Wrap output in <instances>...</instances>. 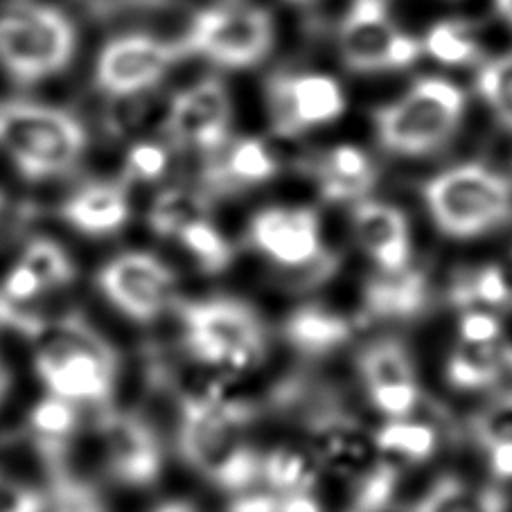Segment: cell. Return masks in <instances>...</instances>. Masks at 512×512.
<instances>
[{"mask_svg":"<svg viewBox=\"0 0 512 512\" xmlns=\"http://www.w3.org/2000/svg\"><path fill=\"white\" fill-rule=\"evenodd\" d=\"M436 228L454 240H472L512 222V181L481 163H463L422 188Z\"/></svg>","mask_w":512,"mask_h":512,"instance_id":"8992f818","label":"cell"},{"mask_svg":"<svg viewBox=\"0 0 512 512\" xmlns=\"http://www.w3.org/2000/svg\"><path fill=\"white\" fill-rule=\"evenodd\" d=\"M0 208H3V194H0Z\"/></svg>","mask_w":512,"mask_h":512,"instance_id":"681fc988","label":"cell"},{"mask_svg":"<svg viewBox=\"0 0 512 512\" xmlns=\"http://www.w3.org/2000/svg\"><path fill=\"white\" fill-rule=\"evenodd\" d=\"M12 388H14L12 366L10 361L3 357V352H0V406H3L7 402V397L12 395Z\"/></svg>","mask_w":512,"mask_h":512,"instance_id":"ee69618b","label":"cell"},{"mask_svg":"<svg viewBox=\"0 0 512 512\" xmlns=\"http://www.w3.org/2000/svg\"><path fill=\"white\" fill-rule=\"evenodd\" d=\"M264 95L271 125L285 138L330 125L346 111V93L337 79L325 73H276Z\"/></svg>","mask_w":512,"mask_h":512,"instance_id":"9a60e30c","label":"cell"},{"mask_svg":"<svg viewBox=\"0 0 512 512\" xmlns=\"http://www.w3.org/2000/svg\"><path fill=\"white\" fill-rule=\"evenodd\" d=\"M280 165L271 149L258 138L228 140L217 154L208 156L201 174V190L213 197L258 188L278 174Z\"/></svg>","mask_w":512,"mask_h":512,"instance_id":"ac0fdd59","label":"cell"},{"mask_svg":"<svg viewBox=\"0 0 512 512\" xmlns=\"http://www.w3.org/2000/svg\"><path fill=\"white\" fill-rule=\"evenodd\" d=\"M490 463V472L497 479H512V443H499L485 449Z\"/></svg>","mask_w":512,"mask_h":512,"instance_id":"b9f144b4","label":"cell"},{"mask_svg":"<svg viewBox=\"0 0 512 512\" xmlns=\"http://www.w3.org/2000/svg\"><path fill=\"white\" fill-rule=\"evenodd\" d=\"M305 172L312 176L321 197L330 203H357L375 188L379 170L373 158L355 145H337L310 156Z\"/></svg>","mask_w":512,"mask_h":512,"instance_id":"ffe728a7","label":"cell"},{"mask_svg":"<svg viewBox=\"0 0 512 512\" xmlns=\"http://www.w3.org/2000/svg\"><path fill=\"white\" fill-rule=\"evenodd\" d=\"M476 91L499 125L512 131V52L483 64L476 75Z\"/></svg>","mask_w":512,"mask_h":512,"instance_id":"1f68e13d","label":"cell"},{"mask_svg":"<svg viewBox=\"0 0 512 512\" xmlns=\"http://www.w3.org/2000/svg\"><path fill=\"white\" fill-rule=\"evenodd\" d=\"M494 10H497L503 21L512 25V0H494Z\"/></svg>","mask_w":512,"mask_h":512,"instance_id":"bcb514c9","label":"cell"},{"mask_svg":"<svg viewBox=\"0 0 512 512\" xmlns=\"http://www.w3.org/2000/svg\"><path fill=\"white\" fill-rule=\"evenodd\" d=\"M375 445L384 456H397L409 463L429 461L438 449V431L427 422L411 418L388 420L375 434Z\"/></svg>","mask_w":512,"mask_h":512,"instance_id":"f546056e","label":"cell"},{"mask_svg":"<svg viewBox=\"0 0 512 512\" xmlns=\"http://www.w3.org/2000/svg\"><path fill=\"white\" fill-rule=\"evenodd\" d=\"M357 370L366 393L384 386L418 384L416 364L409 348L393 337L368 343L357 359Z\"/></svg>","mask_w":512,"mask_h":512,"instance_id":"cb8c5ba5","label":"cell"},{"mask_svg":"<svg viewBox=\"0 0 512 512\" xmlns=\"http://www.w3.org/2000/svg\"><path fill=\"white\" fill-rule=\"evenodd\" d=\"M176 314L185 352L203 366L244 373L269 355V325L249 300L237 296L181 300Z\"/></svg>","mask_w":512,"mask_h":512,"instance_id":"3957f363","label":"cell"},{"mask_svg":"<svg viewBox=\"0 0 512 512\" xmlns=\"http://www.w3.org/2000/svg\"><path fill=\"white\" fill-rule=\"evenodd\" d=\"M370 404L379 413H384L388 420L411 418V413L420 406V386L418 384H400V386H384L368 391Z\"/></svg>","mask_w":512,"mask_h":512,"instance_id":"74e56055","label":"cell"},{"mask_svg":"<svg viewBox=\"0 0 512 512\" xmlns=\"http://www.w3.org/2000/svg\"><path fill=\"white\" fill-rule=\"evenodd\" d=\"M506 501L494 490H474L458 476H443L431 485L411 512H503Z\"/></svg>","mask_w":512,"mask_h":512,"instance_id":"83f0119b","label":"cell"},{"mask_svg":"<svg viewBox=\"0 0 512 512\" xmlns=\"http://www.w3.org/2000/svg\"><path fill=\"white\" fill-rule=\"evenodd\" d=\"M508 370H512V346L508 350Z\"/></svg>","mask_w":512,"mask_h":512,"instance_id":"7dc6e473","label":"cell"},{"mask_svg":"<svg viewBox=\"0 0 512 512\" xmlns=\"http://www.w3.org/2000/svg\"><path fill=\"white\" fill-rule=\"evenodd\" d=\"M249 242L264 260L310 280L328 278L339 260L325 249L321 217L307 206H269L249 222Z\"/></svg>","mask_w":512,"mask_h":512,"instance_id":"30bf717a","label":"cell"},{"mask_svg":"<svg viewBox=\"0 0 512 512\" xmlns=\"http://www.w3.org/2000/svg\"><path fill=\"white\" fill-rule=\"evenodd\" d=\"M431 57L445 66H470L481 57L479 39L463 21H440L427 32L422 41Z\"/></svg>","mask_w":512,"mask_h":512,"instance_id":"4dcf8cb0","label":"cell"},{"mask_svg":"<svg viewBox=\"0 0 512 512\" xmlns=\"http://www.w3.org/2000/svg\"><path fill=\"white\" fill-rule=\"evenodd\" d=\"M319 461L300 449L276 447L262 454L260 485L276 494L314 492L319 481Z\"/></svg>","mask_w":512,"mask_h":512,"instance_id":"d4e9b609","label":"cell"},{"mask_svg":"<svg viewBox=\"0 0 512 512\" xmlns=\"http://www.w3.org/2000/svg\"><path fill=\"white\" fill-rule=\"evenodd\" d=\"M355 485V512H382L395 497L397 467L386 458L377 461Z\"/></svg>","mask_w":512,"mask_h":512,"instance_id":"836d02e7","label":"cell"},{"mask_svg":"<svg viewBox=\"0 0 512 512\" xmlns=\"http://www.w3.org/2000/svg\"><path fill=\"white\" fill-rule=\"evenodd\" d=\"M251 404L215 393L181 400L176 447L183 463L210 485L235 497L260 485L262 454L251 440Z\"/></svg>","mask_w":512,"mask_h":512,"instance_id":"6da1fadb","label":"cell"},{"mask_svg":"<svg viewBox=\"0 0 512 512\" xmlns=\"http://www.w3.org/2000/svg\"><path fill=\"white\" fill-rule=\"evenodd\" d=\"M431 303V287L413 267L395 273L377 271L364 287V316L379 321H413Z\"/></svg>","mask_w":512,"mask_h":512,"instance_id":"44dd1931","label":"cell"},{"mask_svg":"<svg viewBox=\"0 0 512 512\" xmlns=\"http://www.w3.org/2000/svg\"><path fill=\"white\" fill-rule=\"evenodd\" d=\"M0 325H10L14 330L30 334L32 339L37 337L39 330L43 328L41 321L34 319V316H30L28 312H23L21 307L7 303L3 296H0Z\"/></svg>","mask_w":512,"mask_h":512,"instance_id":"60d3db41","label":"cell"},{"mask_svg":"<svg viewBox=\"0 0 512 512\" xmlns=\"http://www.w3.org/2000/svg\"><path fill=\"white\" fill-rule=\"evenodd\" d=\"M422 43L388 16L386 0H352L339 28V55L350 73L373 75L416 64Z\"/></svg>","mask_w":512,"mask_h":512,"instance_id":"8fae6325","label":"cell"},{"mask_svg":"<svg viewBox=\"0 0 512 512\" xmlns=\"http://www.w3.org/2000/svg\"><path fill=\"white\" fill-rule=\"evenodd\" d=\"M280 512H323V506L316 492L280 494Z\"/></svg>","mask_w":512,"mask_h":512,"instance_id":"7bdbcfd3","label":"cell"},{"mask_svg":"<svg viewBox=\"0 0 512 512\" xmlns=\"http://www.w3.org/2000/svg\"><path fill=\"white\" fill-rule=\"evenodd\" d=\"M0 149L25 181L43 183L82 163L88 134L68 109L28 100L0 102Z\"/></svg>","mask_w":512,"mask_h":512,"instance_id":"277c9868","label":"cell"},{"mask_svg":"<svg viewBox=\"0 0 512 512\" xmlns=\"http://www.w3.org/2000/svg\"><path fill=\"white\" fill-rule=\"evenodd\" d=\"M458 337L461 343H494L503 339L501 321L497 314L481 307L463 310L461 323H458Z\"/></svg>","mask_w":512,"mask_h":512,"instance_id":"ab89813d","label":"cell"},{"mask_svg":"<svg viewBox=\"0 0 512 512\" xmlns=\"http://www.w3.org/2000/svg\"><path fill=\"white\" fill-rule=\"evenodd\" d=\"M210 199L201 188H167L156 194L147 213V224L154 235L174 240L183 226L197 217L210 215Z\"/></svg>","mask_w":512,"mask_h":512,"instance_id":"484cf974","label":"cell"},{"mask_svg":"<svg viewBox=\"0 0 512 512\" xmlns=\"http://www.w3.org/2000/svg\"><path fill=\"white\" fill-rule=\"evenodd\" d=\"M48 492L0 470V512H46Z\"/></svg>","mask_w":512,"mask_h":512,"instance_id":"8d00e7d4","label":"cell"},{"mask_svg":"<svg viewBox=\"0 0 512 512\" xmlns=\"http://www.w3.org/2000/svg\"><path fill=\"white\" fill-rule=\"evenodd\" d=\"M355 325L350 319L323 305H303L285 323V337L291 348L307 357H325L346 343Z\"/></svg>","mask_w":512,"mask_h":512,"instance_id":"7402d4cb","label":"cell"},{"mask_svg":"<svg viewBox=\"0 0 512 512\" xmlns=\"http://www.w3.org/2000/svg\"><path fill=\"white\" fill-rule=\"evenodd\" d=\"M172 242L179 244L194 264L206 273L226 271L235 258L231 240L219 231L210 215L197 217L188 226H183Z\"/></svg>","mask_w":512,"mask_h":512,"instance_id":"f1b7e54d","label":"cell"},{"mask_svg":"<svg viewBox=\"0 0 512 512\" xmlns=\"http://www.w3.org/2000/svg\"><path fill=\"white\" fill-rule=\"evenodd\" d=\"M77 30L64 10L39 0H12L0 10V68L34 86L73 64Z\"/></svg>","mask_w":512,"mask_h":512,"instance_id":"5b68a950","label":"cell"},{"mask_svg":"<svg viewBox=\"0 0 512 512\" xmlns=\"http://www.w3.org/2000/svg\"><path fill=\"white\" fill-rule=\"evenodd\" d=\"M181 46L185 57L197 55L226 70H246L262 64L276 46V23L269 10L226 0L197 12Z\"/></svg>","mask_w":512,"mask_h":512,"instance_id":"ba28073f","label":"cell"},{"mask_svg":"<svg viewBox=\"0 0 512 512\" xmlns=\"http://www.w3.org/2000/svg\"><path fill=\"white\" fill-rule=\"evenodd\" d=\"M449 298L461 310L512 307V280L508 278V271L499 264H483L479 269L461 273L449 289Z\"/></svg>","mask_w":512,"mask_h":512,"instance_id":"4316f807","label":"cell"},{"mask_svg":"<svg viewBox=\"0 0 512 512\" xmlns=\"http://www.w3.org/2000/svg\"><path fill=\"white\" fill-rule=\"evenodd\" d=\"M152 512H203V510L190 499H170V501L158 503Z\"/></svg>","mask_w":512,"mask_h":512,"instance_id":"f6af8a7d","label":"cell"},{"mask_svg":"<svg viewBox=\"0 0 512 512\" xmlns=\"http://www.w3.org/2000/svg\"><path fill=\"white\" fill-rule=\"evenodd\" d=\"M185 57L181 41H165L147 32H127L111 39L95 59L97 91L125 100L147 93Z\"/></svg>","mask_w":512,"mask_h":512,"instance_id":"7c38bea8","label":"cell"},{"mask_svg":"<svg viewBox=\"0 0 512 512\" xmlns=\"http://www.w3.org/2000/svg\"><path fill=\"white\" fill-rule=\"evenodd\" d=\"M506 341L494 343H461L447 361V379L461 391L494 386L508 370Z\"/></svg>","mask_w":512,"mask_h":512,"instance_id":"603a6c76","label":"cell"},{"mask_svg":"<svg viewBox=\"0 0 512 512\" xmlns=\"http://www.w3.org/2000/svg\"><path fill=\"white\" fill-rule=\"evenodd\" d=\"M95 285L125 319L147 325L176 312L181 303L179 276L152 251H122L97 271Z\"/></svg>","mask_w":512,"mask_h":512,"instance_id":"9c48e42d","label":"cell"},{"mask_svg":"<svg viewBox=\"0 0 512 512\" xmlns=\"http://www.w3.org/2000/svg\"><path fill=\"white\" fill-rule=\"evenodd\" d=\"M46 512H109L102 494L91 483L66 472V467L52 470Z\"/></svg>","mask_w":512,"mask_h":512,"instance_id":"d6a6232c","label":"cell"},{"mask_svg":"<svg viewBox=\"0 0 512 512\" xmlns=\"http://www.w3.org/2000/svg\"><path fill=\"white\" fill-rule=\"evenodd\" d=\"M289 3H310V0H289Z\"/></svg>","mask_w":512,"mask_h":512,"instance_id":"c3c4849f","label":"cell"},{"mask_svg":"<svg viewBox=\"0 0 512 512\" xmlns=\"http://www.w3.org/2000/svg\"><path fill=\"white\" fill-rule=\"evenodd\" d=\"M102 458L107 474L127 488H147L158 481L165 465L161 436L147 418L136 411L107 406L97 418Z\"/></svg>","mask_w":512,"mask_h":512,"instance_id":"5bb4252c","label":"cell"},{"mask_svg":"<svg viewBox=\"0 0 512 512\" xmlns=\"http://www.w3.org/2000/svg\"><path fill=\"white\" fill-rule=\"evenodd\" d=\"M352 235L377 271L395 273L411 267V224L393 203L361 199L352 208Z\"/></svg>","mask_w":512,"mask_h":512,"instance_id":"2e32d148","label":"cell"},{"mask_svg":"<svg viewBox=\"0 0 512 512\" xmlns=\"http://www.w3.org/2000/svg\"><path fill=\"white\" fill-rule=\"evenodd\" d=\"M348 512H355V510H348Z\"/></svg>","mask_w":512,"mask_h":512,"instance_id":"f907efd6","label":"cell"},{"mask_svg":"<svg viewBox=\"0 0 512 512\" xmlns=\"http://www.w3.org/2000/svg\"><path fill=\"white\" fill-rule=\"evenodd\" d=\"M465 116V93L449 79L425 77L400 100L375 111L377 140L388 154L429 156L452 143Z\"/></svg>","mask_w":512,"mask_h":512,"instance_id":"52a82bcc","label":"cell"},{"mask_svg":"<svg viewBox=\"0 0 512 512\" xmlns=\"http://www.w3.org/2000/svg\"><path fill=\"white\" fill-rule=\"evenodd\" d=\"M75 3L95 21H113L129 14L163 12L176 0H75Z\"/></svg>","mask_w":512,"mask_h":512,"instance_id":"f35d334b","label":"cell"},{"mask_svg":"<svg viewBox=\"0 0 512 512\" xmlns=\"http://www.w3.org/2000/svg\"><path fill=\"white\" fill-rule=\"evenodd\" d=\"M34 370L46 395L84 409H107L120 379V357L100 332L84 321H64L37 334Z\"/></svg>","mask_w":512,"mask_h":512,"instance_id":"7a4b0ae2","label":"cell"},{"mask_svg":"<svg viewBox=\"0 0 512 512\" xmlns=\"http://www.w3.org/2000/svg\"><path fill=\"white\" fill-rule=\"evenodd\" d=\"M470 434L476 445L488 449L499 443H512V388L470 420Z\"/></svg>","mask_w":512,"mask_h":512,"instance_id":"e575fe53","label":"cell"},{"mask_svg":"<svg viewBox=\"0 0 512 512\" xmlns=\"http://www.w3.org/2000/svg\"><path fill=\"white\" fill-rule=\"evenodd\" d=\"M233 127V100L222 77L208 75L172 97L163 131L170 147L194 149L206 156L228 145Z\"/></svg>","mask_w":512,"mask_h":512,"instance_id":"4fadbf2b","label":"cell"},{"mask_svg":"<svg viewBox=\"0 0 512 512\" xmlns=\"http://www.w3.org/2000/svg\"><path fill=\"white\" fill-rule=\"evenodd\" d=\"M59 215L86 237H111L131 219V197L125 181H88L59 206Z\"/></svg>","mask_w":512,"mask_h":512,"instance_id":"d6986e66","label":"cell"},{"mask_svg":"<svg viewBox=\"0 0 512 512\" xmlns=\"http://www.w3.org/2000/svg\"><path fill=\"white\" fill-rule=\"evenodd\" d=\"M75 280V262L57 240L46 235L32 237L7 269L0 296L21 307L50 291L64 289Z\"/></svg>","mask_w":512,"mask_h":512,"instance_id":"e0dca14e","label":"cell"},{"mask_svg":"<svg viewBox=\"0 0 512 512\" xmlns=\"http://www.w3.org/2000/svg\"><path fill=\"white\" fill-rule=\"evenodd\" d=\"M167 167H170V147L154 143V140H140L131 145L125 161L127 176L147 183L161 179Z\"/></svg>","mask_w":512,"mask_h":512,"instance_id":"d590c367","label":"cell"}]
</instances>
